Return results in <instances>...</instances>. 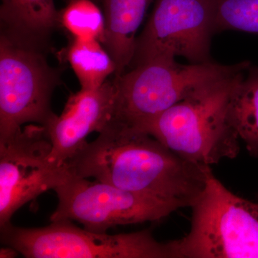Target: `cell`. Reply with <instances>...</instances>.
<instances>
[{"instance_id":"6da1fadb","label":"cell","mask_w":258,"mask_h":258,"mask_svg":"<svg viewBox=\"0 0 258 258\" xmlns=\"http://www.w3.org/2000/svg\"><path fill=\"white\" fill-rule=\"evenodd\" d=\"M73 175L180 208L203 194L210 166L180 157L152 136L113 119L64 164Z\"/></svg>"},{"instance_id":"7a4b0ae2","label":"cell","mask_w":258,"mask_h":258,"mask_svg":"<svg viewBox=\"0 0 258 258\" xmlns=\"http://www.w3.org/2000/svg\"><path fill=\"white\" fill-rule=\"evenodd\" d=\"M250 66L242 61L239 69L198 88L139 131L198 164L234 159L240 139L231 121L230 100Z\"/></svg>"},{"instance_id":"3957f363","label":"cell","mask_w":258,"mask_h":258,"mask_svg":"<svg viewBox=\"0 0 258 258\" xmlns=\"http://www.w3.org/2000/svg\"><path fill=\"white\" fill-rule=\"evenodd\" d=\"M191 228L171 240L175 258H258V203L237 196L209 174L191 207Z\"/></svg>"},{"instance_id":"277c9868","label":"cell","mask_w":258,"mask_h":258,"mask_svg":"<svg viewBox=\"0 0 258 258\" xmlns=\"http://www.w3.org/2000/svg\"><path fill=\"white\" fill-rule=\"evenodd\" d=\"M242 62L183 64L176 60H154L132 68L114 77V119L141 130L198 88L236 71Z\"/></svg>"},{"instance_id":"5b68a950","label":"cell","mask_w":258,"mask_h":258,"mask_svg":"<svg viewBox=\"0 0 258 258\" xmlns=\"http://www.w3.org/2000/svg\"><path fill=\"white\" fill-rule=\"evenodd\" d=\"M5 246L28 258H174L171 242H158L152 232L108 235L80 228L69 220L39 228L13 224L0 227Z\"/></svg>"},{"instance_id":"8992f818","label":"cell","mask_w":258,"mask_h":258,"mask_svg":"<svg viewBox=\"0 0 258 258\" xmlns=\"http://www.w3.org/2000/svg\"><path fill=\"white\" fill-rule=\"evenodd\" d=\"M36 45L2 31L0 37V141L25 123L45 126L55 113L51 98L57 75Z\"/></svg>"},{"instance_id":"52a82bcc","label":"cell","mask_w":258,"mask_h":258,"mask_svg":"<svg viewBox=\"0 0 258 258\" xmlns=\"http://www.w3.org/2000/svg\"><path fill=\"white\" fill-rule=\"evenodd\" d=\"M143 31L137 37L130 67L176 57L190 63L210 60L217 0H155Z\"/></svg>"},{"instance_id":"ba28073f","label":"cell","mask_w":258,"mask_h":258,"mask_svg":"<svg viewBox=\"0 0 258 258\" xmlns=\"http://www.w3.org/2000/svg\"><path fill=\"white\" fill-rule=\"evenodd\" d=\"M54 191L58 205L50 215V222L76 221L86 230L101 233L116 226L158 222L178 210L155 199L70 172Z\"/></svg>"},{"instance_id":"9c48e42d","label":"cell","mask_w":258,"mask_h":258,"mask_svg":"<svg viewBox=\"0 0 258 258\" xmlns=\"http://www.w3.org/2000/svg\"><path fill=\"white\" fill-rule=\"evenodd\" d=\"M52 143L43 125L31 123L0 141V227L42 193L69 175L67 166L51 162Z\"/></svg>"},{"instance_id":"30bf717a","label":"cell","mask_w":258,"mask_h":258,"mask_svg":"<svg viewBox=\"0 0 258 258\" xmlns=\"http://www.w3.org/2000/svg\"><path fill=\"white\" fill-rule=\"evenodd\" d=\"M115 100L114 79L71 95L62 113L54 115L44 126L52 143L51 162L64 166L87 143L88 135L106 128L114 119Z\"/></svg>"},{"instance_id":"8fae6325","label":"cell","mask_w":258,"mask_h":258,"mask_svg":"<svg viewBox=\"0 0 258 258\" xmlns=\"http://www.w3.org/2000/svg\"><path fill=\"white\" fill-rule=\"evenodd\" d=\"M105 16L103 45L114 60L118 76L133 60L137 33L155 0H102Z\"/></svg>"},{"instance_id":"7c38bea8","label":"cell","mask_w":258,"mask_h":258,"mask_svg":"<svg viewBox=\"0 0 258 258\" xmlns=\"http://www.w3.org/2000/svg\"><path fill=\"white\" fill-rule=\"evenodd\" d=\"M4 30L36 45L60 24L54 0H1Z\"/></svg>"},{"instance_id":"4fadbf2b","label":"cell","mask_w":258,"mask_h":258,"mask_svg":"<svg viewBox=\"0 0 258 258\" xmlns=\"http://www.w3.org/2000/svg\"><path fill=\"white\" fill-rule=\"evenodd\" d=\"M230 119L249 154L258 157V66H249L232 93Z\"/></svg>"},{"instance_id":"5bb4252c","label":"cell","mask_w":258,"mask_h":258,"mask_svg":"<svg viewBox=\"0 0 258 258\" xmlns=\"http://www.w3.org/2000/svg\"><path fill=\"white\" fill-rule=\"evenodd\" d=\"M67 60L83 89L99 87L116 71L111 55L96 39H73L68 49Z\"/></svg>"},{"instance_id":"9a60e30c","label":"cell","mask_w":258,"mask_h":258,"mask_svg":"<svg viewBox=\"0 0 258 258\" xmlns=\"http://www.w3.org/2000/svg\"><path fill=\"white\" fill-rule=\"evenodd\" d=\"M59 22L74 38L96 39L103 42L104 13L94 0H69L60 12Z\"/></svg>"},{"instance_id":"2e32d148","label":"cell","mask_w":258,"mask_h":258,"mask_svg":"<svg viewBox=\"0 0 258 258\" xmlns=\"http://www.w3.org/2000/svg\"><path fill=\"white\" fill-rule=\"evenodd\" d=\"M215 30L258 35V0H217Z\"/></svg>"},{"instance_id":"e0dca14e","label":"cell","mask_w":258,"mask_h":258,"mask_svg":"<svg viewBox=\"0 0 258 258\" xmlns=\"http://www.w3.org/2000/svg\"><path fill=\"white\" fill-rule=\"evenodd\" d=\"M19 254L16 249L9 246H5L4 248H2L0 251V257H15Z\"/></svg>"},{"instance_id":"ac0fdd59","label":"cell","mask_w":258,"mask_h":258,"mask_svg":"<svg viewBox=\"0 0 258 258\" xmlns=\"http://www.w3.org/2000/svg\"><path fill=\"white\" fill-rule=\"evenodd\" d=\"M94 1L98 2V1H99V0H94Z\"/></svg>"}]
</instances>
